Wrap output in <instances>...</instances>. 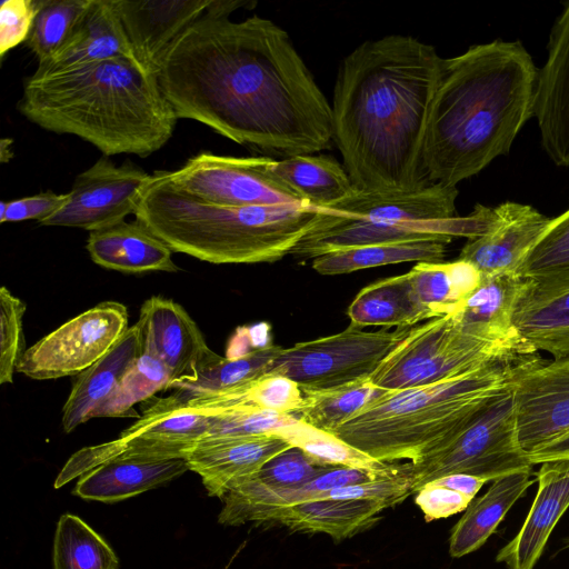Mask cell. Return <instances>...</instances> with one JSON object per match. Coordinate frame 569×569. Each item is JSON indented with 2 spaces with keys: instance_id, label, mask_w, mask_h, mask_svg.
I'll return each mask as SVG.
<instances>
[{
  "instance_id": "51",
  "label": "cell",
  "mask_w": 569,
  "mask_h": 569,
  "mask_svg": "<svg viewBox=\"0 0 569 569\" xmlns=\"http://www.w3.org/2000/svg\"><path fill=\"white\" fill-rule=\"evenodd\" d=\"M563 547L562 548H569V537L563 539Z\"/></svg>"
},
{
  "instance_id": "44",
  "label": "cell",
  "mask_w": 569,
  "mask_h": 569,
  "mask_svg": "<svg viewBox=\"0 0 569 569\" xmlns=\"http://www.w3.org/2000/svg\"><path fill=\"white\" fill-rule=\"evenodd\" d=\"M327 467L291 447L271 458L249 479L268 488L288 489L307 483Z\"/></svg>"
},
{
  "instance_id": "34",
  "label": "cell",
  "mask_w": 569,
  "mask_h": 569,
  "mask_svg": "<svg viewBox=\"0 0 569 569\" xmlns=\"http://www.w3.org/2000/svg\"><path fill=\"white\" fill-rule=\"evenodd\" d=\"M447 244L440 240H416L347 248L319 256L311 266L320 274L335 276L401 262H441Z\"/></svg>"
},
{
  "instance_id": "25",
  "label": "cell",
  "mask_w": 569,
  "mask_h": 569,
  "mask_svg": "<svg viewBox=\"0 0 569 569\" xmlns=\"http://www.w3.org/2000/svg\"><path fill=\"white\" fill-rule=\"evenodd\" d=\"M142 353L140 331L133 325L106 356L78 375L62 408L61 425L66 433L94 418Z\"/></svg>"
},
{
  "instance_id": "1",
  "label": "cell",
  "mask_w": 569,
  "mask_h": 569,
  "mask_svg": "<svg viewBox=\"0 0 569 569\" xmlns=\"http://www.w3.org/2000/svg\"><path fill=\"white\" fill-rule=\"evenodd\" d=\"M178 119L287 158L329 149L332 110L289 34L257 14L240 22L204 13L157 70Z\"/></svg>"
},
{
  "instance_id": "23",
  "label": "cell",
  "mask_w": 569,
  "mask_h": 569,
  "mask_svg": "<svg viewBox=\"0 0 569 569\" xmlns=\"http://www.w3.org/2000/svg\"><path fill=\"white\" fill-rule=\"evenodd\" d=\"M527 280L513 315L516 331L535 351L568 358L569 279Z\"/></svg>"
},
{
  "instance_id": "37",
  "label": "cell",
  "mask_w": 569,
  "mask_h": 569,
  "mask_svg": "<svg viewBox=\"0 0 569 569\" xmlns=\"http://www.w3.org/2000/svg\"><path fill=\"white\" fill-rule=\"evenodd\" d=\"M271 435L282 438L291 447L302 450L323 466L351 467L381 472L392 465L379 461L333 433L316 428L299 418Z\"/></svg>"
},
{
  "instance_id": "19",
  "label": "cell",
  "mask_w": 569,
  "mask_h": 569,
  "mask_svg": "<svg viewBox=\"0 0 569 569\" xmlns=\"http://www.w3.org/2000/svg\"><path fill=\"white\" fill-rule=\"evenodd\" d=\"M113 2L136 58L156 73L168 49L210 4V0Z\"/></svg>"
},
{
  "instance_id": "20",
  "label": "cell",
  "mask_w": 569,
  "mask_h": 569,
  "mask_svg": "<svg viewBox=\"0 0 569 569\" xmlns=\"http://www.w3.org/2000/svg\"><path fill=\"white\" fill-rule=\"evenodd\" d=\"M536 480L537 493L521 528L496 556L507 569H533L569 508V458L541 462Z\"/></svg>"
},
{
  "instance_id": "21",
  "label": "cell",
  "mask_w": 569,
  "mask_h": 569,
  "mask_svg": "<svg viewBox=\"0 0 569 569\" xmlns=\"http://www.w3.org/2000/svg\"><path fill=\"white\" fill-rule=\"evenodd\" d=\"M291 448L274 435L201 440L186 458L211 497L222 499L271 458Z\"/></svg>"
},
{
  "instance_id": "22",
  "label": "cell",
  "mask_w": 569,
  "mask_h": 569,
  "mask_svg": "<svg viewBox=\"0 0 569 569\" xmlns=\"http://www.w3.org/2000/svg\"><path fill=\"white\" fill-rule=\"evenodd\" d=\"M116 57L138 61L113 0H89L61 47L33 74H56Z\"/></svg>"
},
{
  "instance_id": "7",
  "label": "cell",
  "mask_w": 569,
  "mask_h": 569,
  "mask_svg": "<svg viewBox=\"0 0 569 569\" xmlns=\"http://www.w3.org/2000/svg\"><path fill=\"white\" fill-rule=\"evenodd\" d=\"M458 189L430 183L409 193H371L356 190L326 209L291 250L306 260L325 253L362 246L440 240L471 239L481 234L489 222L490 207L477 203L468 216L456 214Z\"/></svg>"
},
{
  "instance_id": "49",
  "label": "cell",
  "mask_w": 569,
  "mask_h": 569,
  "mask_svg": "<svg viewBox=\"0 0 569 569\" xmlns=\"http://www.w3.org/2000/svg\"><path fill=\"white\" fill-rule=\"evenodd\" d=\"M528 457L532 466L548 460L569 458V433L528 455Z\"/></svg>"
},
{
  "instance_id": "47",
  "label": "cell",
  "mask_w": 569,
  "mask_h": 569,
  "mask_svg": "<svg viewBox=\"0 0 569 569\" xmlns=\"http://www.w3.org/2000/svg\"><path fill=\"white\" fill-rule=\"evenodd\" d=\"M473 499L449 487L426 483L416 492L415 502L426 521L448 518L468 508Z\"/></svg>"
},
{
  "instance_id": "26",
  "label": "cell",
  "mask_w": 569,
  "mask_h": 569,
  "mask_svg": "<svg viewBox=\"0 0 569 569\" xmlns=\"http://www.w3.org/2000/svg\"><path fill=\"white\" fill-rule=\"evenodd\" d=\"M527 282L518 272L481 276L477 288L453 315L485 339L522 340L513 327V315Z\"/></svg>"
},
{
  "instance_id": "24",
  "label": "cell",
  "mask_w": 569,
  "mask_h": 569,
  "mask_svg": "<svg viewBox=\"0 0 569 569\" xmlns=\"http://www.w3.org/2000/svg\"><path fill=\"white\" fill-rule=\"evenodd\" d=\"M86 248L94 263L123 273L179 270L173 251L137 219L89 232Z\"/></svg>"
},
{
  "instance_id": "45",
  "label": "cell",
  "mask_w": 569,
  "mask_h": 569,
  "mask_svg": "<svg viewBox=\"0 0 569 569\" xmlns=\"http://www.w3.org/2000/svg\"><path fill=\"white\" fill-rule=\"evenodd\" d=\"M42 0H4L0 6V56L26 42Z\"/></svg>"
},
{
  "instance_id": "10",
  "label": "cell",
  "mask_w": 569,
  "mask_h": 569,
  "mask_svg": "<svg viewBox=\"0 0 569 569\" xmlns=\"http://www.w3.org/2000/svg\"><path fill=\"white\" fill-rule=\"evenodd\" d=\"M413 327L343 331L281 348L270 372L286 376L302 390H326L370 378Z\"/></svg>"
},
{
  "instance_id": "2",
  "label": "cell",
  "mask_w": 569,
  "mask_h": 569,
  "mask_svg": "<svg viewBox=\"0 0 569 569\" xmlns=\"http://www.w3.org/2000/svg\"><path fill=\"white\" fill-rule=\"evenodd\" d=\"M441 62L431 44L402 34L365 41L342 60L333 142L358 190L409 193L430 184L423 148Z\"/></svg>"
},
{
  "instance_id": "11",
  "label": "cell",
  "mask_w": 569,
  "mask_h": 569,
  "mask_svg": "<svg viewBox=\"0 0 569 569\" xmlns=\"http://www.w3.org/2000/svg\"><path fill=\"white\" fill-rule=\"evenodd\" d=\"M209 426L207 415L171 407L166 397L159 398L117 439L74 452L56 478L54 488L113 460L186 459Z\"/></svg>"
},
{
  "instance_id": "9",
  "label": "cell",
  "mask_w": 569,
  "mask_h": 569,
  "mask_svg": "<svg viewBox=\"0 0 569 569\" xmlns=\"http://www.w3.org/2000/svg\"><path fill=\"white\" fill-rule=\"evenodd\" d=\"M406 463L412 493L447 475L463 473L493 481L532 469L519 442L511 388L492 399L462 430Z\"/></svg>"
},
{
  "instance_id": "3",
  "label": "cell",
  "mask_w": 569,
  "mask_h": 569,
  "mask_svg": "<svg viewBox=\"0 0 569 569\" xmlns=\"http://www.w3.org/2000/svg\"><path fill=\"white\" fill-rule=\"evenodd\" d=\"M537 74L520 41L497 39L442 59L423 148L430 183L457 187L509 153L533 117Z\"/></svg>"
},
{
  "instance_id": "43",
  "label": "cell",
  "mask_w": 569,
  "mask_h": 569,
  "mask_svg": "<svg viewBox=\"0 0 569 569\" xmlns=\"http://www.w3.org/2000/svg\"><path fill=\"white\" fill-rule=\"evenodd\" d=\"M26 303L7 288L0 289V383H12L24 349L23 316Z\"/></svg>"
},
{
  "instance_id": "8",
  "label": "cell",
  "mask_w": 569,
  "mask_h": 569,
  "mask_svg": "<svg viewBox=\"0 0 569 569\" xmlns=\"http://www.w3.org/2000/svg\"><path fill=\"white\" fill-rule=\"evenodd\" d=\"M522 340L485 339L452 315L415 326L369 378L385 390H403L458 378L503 360L536 355Z\"/></svg>"
},
{
  "instance_id": "17",
  "label": "cell",
  "mask_w": 569,
  "mask_h": 569,
  "mask_svg": "<svg viewBox=\"0 0 569 569\" xmlns=\"http://www.w3.org/2000/svg\"><path fill=\"white\" fill-rule=\"evenodd\" d=\"M551 218L535 207L505 201L491 209L486 230L462 247L459 258L481 276L518 272Z\"/></svg>"
},
{
  "instance_id": "33",
  "label": "cell",
  "mask_w": 569,
  "mask_h": 569,
  "mask_svg": "<svg viewBox=\"0 0 569 569\" xmlns=\"http://www.w3.org/2000/svg\"><path fill=\"white\" fill-rule=\"evenodd\" d=\"M281 348L272 343L240 356L222 358L193 379L172 382L168 389H173V392L167 398L173 405H183L249 383L270 372Z\"/></svg>"
},
{
  "instance_id": "48",
  "label": "cell",
  "mask_w": 569,
  "mask_h": 569,
  "mask_svg": "<svg viewBox=\"0 0 569 569\" xmlns=\"http://www.w3.org/2000/svg\"><path fill=\"white\" fill-rule=\"evenodd\" d=\"M435 485L449 487L475 499L478 491L487 482L486 480L463 473H452L430 481Z\"/></svg>"
},
{
  "instance_id": "27",
  "label": "cell",
  "mask_w": 569,
  "mask_h": 569,
  "mask_svg": "<svg viewBox=\"0 0 569 569\" xmlns=\"http://www.w3.org/2000/svg\"><path fill=\"white\" fill-rule=\"evenodd\" d=\"M188 470L186 459L113 460L81 476L73 493L86 500L120 501L154 489Z\"/></svg>"
},
{
  "instance_id": "38",
  "label": "cell",
  "mask_w": 569,
  "mask_h": 569,
  "mask_svg": "<svg viewBox=\"0 0 569 569\" xmlns=\"http://www.w3.org/2000/svg\"><path fill=\"white\" fill-rule=\"evenodd\" d=\"M302 391L305 401L296 416L316 428L330 431L388 390L376 387L367 378L337 388Z\"/></svg>"
},
{
  "instance_id": "32",
  "label": "cell",
  "mask_w": 569,
  "mask_h": 569,
  "mask_svg": "<svg viewBox=\"0 0 569 569\" xmlns=\"http://www.w3.org/2000/svg\"><path fill=\"white\" fill-rule=\"evenodd\" d=\"M167 401L174 408L199 413L250 408L297 415L303 405L305 395L293 380L269 372L238 388L193 399L183 405H173L168 398Z\"/></svg>"
},
{
  "instance_id": "42",
  "label": "cell",
  "mask_w": 569,
  "mask_h": 569,
  "mask_svg": "<svg viewBox=\"0 0 569 569\" xmlns=\"http://www.w3.org/2000/svg\"><path fill=\"white\" fill-rule=\"evenodd\" d=\"M202 415H207L210 421L209 430L202 440L271 435L298 420L296 415L250 408L227 409Z\"/></svg>"
},
{
  "instance_id": "36",
  "label": "cell",
  "mask_w": 569,
  "mask_h": 569,
  "mask_svg": "<svg viewBox=\"0 0 569 569\" xmlns=\"http://www.w3.org/2000/svg\"><path fill=\"white\" fill-rule=\"evenodd\" d=\"M53 569H119L108 542L79 517H60L53 539Z\"/></svg>"
},
{
  "instance_id": "31",
  "label": "cell",
  "mask_w": 569,
  "mask_h": 569,
  "mask_svg": "<svg viewBox=\"0 0 569 569\" xmlns=\"http://www.w3.org/2000/svg\"><path fill=\"white\" fill-rule=\"evenodd\" d=\"M268 170L315 209H326L357 190L345 167L329 156L271 158Z\"/></svg>"
},
{
  "instance_id": "40",
  "label": "cell",
  "mask_w": 569,
  "mask_h": 569,
  "mask_svg": "<svg viewBox=\"0 0 569 569\" xmlns=\"http://www.w3.org/2000/svg\"><path fill=\"white\" fill-rule=\"evenodd\" d=\"M519 274L533 281L569 279V209L556 218L531 249Z\"/></svg>"
},
{
  "instance_id": "13",
  "label": "cell",
  "mask_w": 569,
  "mask_h": 569,
  "mask_svg": "<svg viewBox=\"0 0 569 569\" xmlns=\"http://www.w3.org/2000/svg\"><path fill=\"white\" fill-rule=\"evenodd\" d=\"M270 159L200 152L166 173L178 189L218 204L309 207L268 170Z\"/></svg>"
},
{
  "instance_id": "16",
  "label": "cell",
  "mask_w": 569,
  "mask_h": 569,
  "mask_svg": "<svg viewBox=\"0 0 569 569\" xmlns=\"http://www.w3.org/2000/svg\"><path fill=\"white\" fill-rule=\"evenodd\" d=\"M136 325L143 352L164 365L170 385L193 379L222 359L209 348L198 325L183 307L170 298L152 296L147 299Z\"/></svg>"
},
{
  "instance_id": "46",
  "label": "cell",
  "mask_w": 569,
  "mask_h": 569,
  "mask_svg": "<svg viewBox=\"0 0 569 569\" xmlns=\"http://www.w3.org/2000/svg\"><path fill=\"white\" fill-rule=\"evenodd\" d=\"M70 199L69 193H53L51 191L0 202V222H19L48 218L63 208Z\"/></svg>"
},
{
  "instance_id": "50",
  "label": "cell",
  "mask_w": 569,
  "mask_h": 569,
  "mask_svg": "<svg viewBox=\"0 0 569 569\" xmlns=\"http://www.w3.org/2000/svg\"><path fill=\"white\" fill-rule=\"evenodd\" d=\"M12 140L10 138H3L0 141V159L1 162H7L12 157L11 150Z\"/></svg>"
},
{
  "instance_id": "30",
  "label": "cell",
  "mask_w": 569,
  "mask_h": 569,
  "mask_svg": "<svg viewBox=\"0 0 569 569\" xmlns=\"http://www.w3.org/2000/svg\"><path fill=\"white\" fill-rule=\"evenodd\" d=\"M350 325L408 328L437 318L417 298L409 273L378 280L362 288L349 305Z\"/></svg>"
},
{
  "instance_id": "29",
  "label": "cell",
  "mask_w": 569,
  "mask_h": 569,
  "mask_svg": "<svg viewBox=\"0 0 569 569\" xmlns=\"http://www.w3.org/2000/svg\"><path fill=\"white\" fill-rule=\"evenodd\" d=\"M532 469L512 472L491 481L489 489L475 498L451 530L449 553L469 555L488 540L510 508L532 485Z\"/></svg>"
},
{
  "instance_id": "18",
  "label": "cell",
  "mask_w": 569,
  "mask_h": 569,
  "mask_svg": "<svg viewBox=\"0 0 569 569\" xmlns=\"http://www.w3.org/2000/svg\"><path fill=\"white\" fill-rule=\"evenodd\" d=\"M533 117L550 160L569 167V2L551 28L548 57L538 70Z\"/></svg>"
},
{
  "instance_id": "35",
  "label": "cell",
  "mask_w": 569,
  "mask_h": 569,
  "mask_svg": "<svg viewBox=\"0 0 569 569\" xmlns=\"http://www.w3.org/2000/svg\"><path fill=\"white\" fill-rule=\"evenodd\" d=\"M408 273L418 300L436 317L455 313L481 279L473 266L460 259L418 262Z\"/></svg>"
},
{
  "instance_id": "6",
  "label": "cell",
  "mask_w": 569,
  "mask_h": 569,
  "mask_svg": "<svg viewBox=\"0 0 569 569\" xmlns=\"http://www.w3.org/2000/svg\"><path fill=\"white\" fill-rule=\"evenodd\" d=\"M532 356L429 386L388 390L329 432L379 461H415L511 388L518 366Z\"/></svg>"
},
{
  "instance_id": "5",
  "label": "cell",
  "mask_w": 569,
  "mask_h": 569,
  "mask_svg": "<svg viewBox=\"0 0 569 569\" xmlns=\"http://www.w3.org/2000/svg\"><path fill=\"white\" fill-rule=\"evenodd\" d=\"M136 219L181 252L214 264L274 262L312 227L317 209L299 206H224L174 187L156 171Z\"/></svg>"
},
{
  "instance_id": "14",
  "label": "cell",
  "mask_w": 569,
  "mask_h": 569,
  "mask_svg": "<svg viewBox=\"0 0 569 569\" xmlns=\"http://www.w3.org/2000/svg\"><path fill=\"white\" fill-rule=\"evenodd\" d=\"M151 179L152 174L130 162L116 166L103 156L76 177L68 203L39 223L89 232L117 224L134 214Z\"/></svg>"
},
{
  "instance_id": "41",
  "label": "cell",
  "mask_w": 569,
  "mask_h": 569,
  "mask_svg": "<svg viewBox=\"0 0 569 569\" xmlns=\"http://www.w3.org/2000/svg\"><path fill=\"white\" fill-rule=\"evenodd\" d=\"M89 0H42L26 46L38 64L50 59L61 47Z\"/></svg>"
},
{
  "instance_id": "39",
  "label": "cell",
  "mask_w": 569,
  "mask_h": 569,
  "mask_svg": "<svg viewBox=\"0 0 569 569\" xmlns=\"http://www.w3.org/2000/svg\"><path fill=\"white\" fill-rule=\"evenodd\" d=\"M171 380L164 365L142 353L127 371L112 395L96 411L94 418H140L134 405L151 399L158 391L169 388Z\"/></svg>"
},
{
  "instance_id": "4",
  "label": "cell",
  "mask_w": 569,
  "mask_h": 569,
  "mask_svg": "<svg viewBox=\"0 0 569 569\" xmlns=\"http://www.w3.org/2000/svg\"><path fill=\"white\" fill-rule=\"evenodd\" d=\"M17 108L40 128L77 136L106 157L150 156L169 141L178 120L157 73L124 57L32 74Z\"/></svg>"
},
{
  "instance_id": "15",
  "label": "cell",
  "mask_w": 569,
  "mask_h": 569,
  "mask_svg": "<svg viewBox=\"0 0 569 569\" xmlns=\"http://www.w3.org/2000/svg\"><path fill=\"white\" fill-rule=\"evenodd\" d=\"M521 448L530 455L569 433V357L522 361L512 379Z\"/></svg>"
},
{
  "instance_id": "28",
  "label": "cell",
  "mask_w": 569,
  "mask_h": 569,
  "mask_svg": "<svg viewBox=\"0 0 569 569\" xmlns=\"http://www.w3.org/2000/svg\"><path fill=\"white\" fill-rule=\"evenodd\" d=\"M387 508V503L373 499H317L276 511L270 523L292 532L326 533L339 541L370 528Z\"/></svg>"
},
{
  "instance_id": "12",
  "label": "cell",
  "mask_w": 569,
  "mask_h": 569,
  "mask_svg": "<svg viewBox=\"0 0 569 569\" xmlns=\"http://www.w3.org/2000/svg\"><path fill=\"white\" fill-rule=\"evenodd\" d=\"M128 328L124 305L100 302L26 349L16 372L33 380L80 375L106 356Z\"/></svg>"
}]
</instances>
